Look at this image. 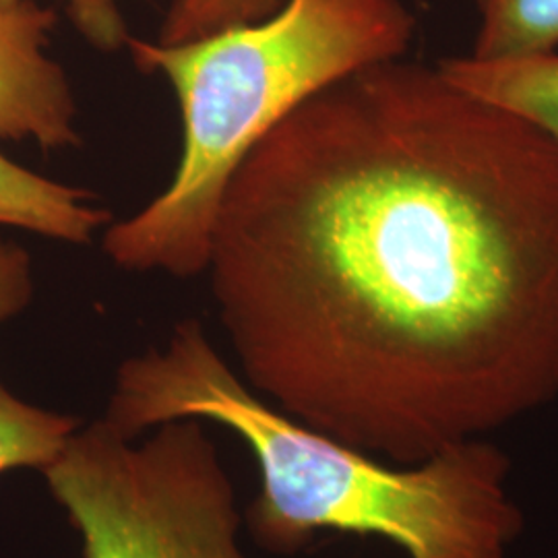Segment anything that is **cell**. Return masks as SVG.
Instances as JSON below:
<instances>
[{"mask_svg": "<svg viewBox=\"0 0 558 558\" xmlns=\"http://www.w3.org/2000/svg\"><path fill=\"white\" fill-rule=\"evenodd\" d=\"M242 380L410 465L558 398V147L418 62L302 101L240 163L205 267Z\"/></svg>", "mask_w": 558, "mask_h": 558, "instance_id": "6da1fadb", "label": "cell"}, {"mask_svg": "<svg viewBox=\"0 0 558 558\" xmlns=\"http://www.w3.org/2000/svg\"><path fill=\"white\" fill-rule=\"evenodd\" d=\"M101 418L124 437L195 418L234 433L259 468L246 527L294 555L319 534L373 536L405 558H509L525 515L511 459L488 437L399 465L290 418L257 396L197 319L120 362Z\"/></svg>", "mask_w": 558, "mask_h": 558, "instance_id": "7a4b0ae2", "label": "cell"}, {"mask_svg": "<svg viewBox=\"0 0 558 558\" xmlns=\"http://www.w3.org/2000/svg\"><path fill=\"white\" fill-rule=\"evenodd\" d=\"M414 32L401 0H286L265 20L197 40L129 36L135 66L177 96L182 151L160 195L106 228V257L135 274H205L221 199L255 145L327 85L401 59Z\"/></svg>", "mask_w": 558, "mask_h": 558, "instance_id": "3957f363", "label": "cell"}, {"mask_svg": "<svg viewBox=\"0 0 558 558\" xmlns=\"http://www.w3.org/2000/svg\"><path fill=\"white\" fill-rule=\"evenodd\" d=\"M41 476L83 558H251L234 484L201 420L140 437L81 422Z\"/></svg>", "mask_w": 558, "mask_h": 558, "instance_id": "277c9868", "label": "cell"}, {"mask_svg": "<svg viewBox=\"0 0 558 558\" xmlns=\"http://www.w3.org/2000/svg\"><path fill=\"white\" fill-rule=\"evenodd\" d=\"M54 23L57 13L36 0H0V140L44 149L81 143L73 87L48 54Z\"/></svg>", "mask_w": 558, "mask_h": 558, "instance_id": "5b68a950", "label": "cell"}, {"mask_svg": "<svg viewBox=\"0 0 558 558\" xmlns=\"http://www.w3.org/2000/svg\"><path fill=\"white\" fill-rule=\"evenodd\" d=\"M112 214L87 189L46 179L0 154V226L66 244H89Z\"/></svg>", "mask_w": 558, "mask_h": 558, "instance_id": "8992f818", "label": "cell"}, {"mask_svg": "<svg viewBox=\"0 0 558 558\" xmlns=\"http://www.w3.org/2000/svg\"><path fill=\"white\" fill-rule=\"evenodd\" d=\"M437 69L461 92L536 126L558 147V54L527 59H442Z\"/></svg>", "mask_w": 558, "mask_h": 558, "instance_id": "52a82bcc", "label": "cell"}, {"mask_svg": "<svg viewBox=\"0 0 558 558\" xmlns=\"http://www.w3.org/2000/svg\"><path fill=\"white\" fill-rule=\"evenodd\" d=\"M480 29L478 60H511L550 54L558 48V0H474Z\"/></svg>", "mask_w": 558, "mask_h": 558, "instance_id": "ba28073f", "label": "cell"}, {"mask_svg": "<svg viewBox=\"0 0 558 558\" xmlns=\"http://www.w3.org/2000/svg\"><path fill=\"white\" fill-rule=\"evenodd\" d=\"M80 426V418L27 403L0 380V474L41 472Z\"/></svg>", "mask_w": 558, "mask_h": 558, "instance_id": "9c48e42d", "label": "cell"}, {"mask_svg": "<svg viewBox=\"0 0 558 558\" xmlns=\"http://www.w3.org/2000/svg\"><path fill=\"white\" fill-rule=\"evenodd\" d=\"M286 0H172L161 21V44L197 40L232 25L265 20Z\"/></svg>", "mask_w": 558, "mask_h": 558, "instance_id": "30bf717a", "label": "cell"}, {"mask_svg": "<svg viewBox=\"0 0 558 558\" xmlns=\"http://www.w3.org/2000/svg\"><path fill=\"white\" fill-rule=\"evenodd\" d=\"M17 2V0H9ZM66 15L87 44L101 52H117L129 40L120 0H64Z\"/></svg>", "mask_w": 558, "mask_h": 558, "instance_id": "8fae6325", "label": "cell"}, {"mask_svg": "<svg viewBox=\"0 0 558 558\" xmlns=\"http://www.w3.org/2000/svg\"><path fill=\"white\" fill-rule=\"evenodd\" d=\"M32 299L34 271L27 251L0 236V323L17 317Z\"/></svg>", "mask_w": 558, "mask_h": 558, "instance_id": "7c38bea8", "label": "cell"}]
</instances>
